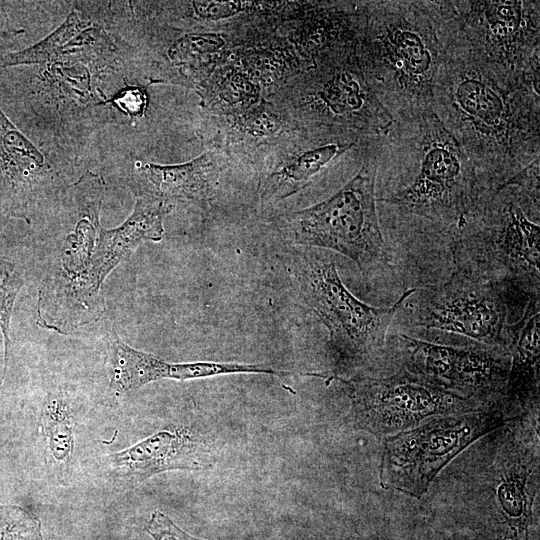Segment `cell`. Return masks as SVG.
Segmentation results:
<instances>
[{
	"label": "cell",
	"instance_id": "obj_1",
	"mask_svg": "<svg viewBox=\"0 0 540 540\" xmlns=\"http://www.w3.org/2000/svg\"><path fill=\"white\" fill-rule=\"evenodd\" d=\"M443 44L433 112L486 182L499 188L539 158V82L495 69L454 42Z\"/></svg>",
	"mask_w": 540,
	"mask_h": 540
},
{
	"label": "cell",
	"instance_id": "obj_2",
	"mask_svg": "<svg viewBox=\"0 0 540 540\" xmlns=\"http://www.w3.org/2000/svg\"><path fill=\"white\" fill-rule=\"evenodd\" d=\"M366 75L379 100L402 121L433 111L445 56L432 1H376L365 20Z\"/></svg>",
	"mask_w": 540,
	"mask_h": 540
},
{
	"label": "cell",
	"instance_id": "obj_3",
	"mask_svg": "<svg viewBox=\"0 0 540 540\" xmlns=\"http://www.w3.org/2000/svg\"><path fill=\"white\" fill-rule=\"evenodd\" d=\"M382 146L400 157L404 180L379 202L446 224L480 208L487 182L433 111L395 121Z\"/></svg>",
	"mask_w": 540,
	"mask_h": 540
},
{
	"label": "cell",
	"instance_id": "obj_4",
	"mask_svg": "<svg viewBox=\"0 0 540 540\" xmlns=\"http://www.w3.org/2000/svg\"><path fill=\"white\" fill-rule=\"evenodd\" d=\"M105 183L86 172L66 194V224L52 244L38 294L37 323L62 334L98 320L105 302L92 280V260L101 229Z\"/></svg>",
	"mask_w": 540,
	"mask_h": 540
},
{
	"label": "cell",
	"instance_id": "obj_5",
	"mask_svg": "<svg viewBox=\"0 0 540 540\" xmlns=\"http://www.w3.org/2000/svg\"><path fill=\"white\" fill-rule=\"evenodd\" d=\"M442 38L517 78L539 77V2L432 1Z\"/></svg>",
	"mask_w": 540,
	"mask_h": 540
},
{
	"label": "cell",
	"instance_id": "obj_6",
	"mask_svg": "<svg viewBox=\"0 0 540 540\" xmlns=\"http://www.w3.org/2000/svg\"><path fill=\"white\" fill-rule=\"evenodd\" d=\"M378 157L329 198L288 217L292 240L299 245L340 253L364 276L389 265L376 209Z\"/></svg>",
	"mask_w": 540,
	"mask_h": 540
},
{
	"label": "cell",
	"instance_id": "obj_7",
	"mask_svg": "<svg viewBox=\"0 0 540 540\" xmlns=\"http://www.w3.org/2000/svg\"><path fill=\"white\" fill-rule=\"evenodd\" d=\"M305 303L326 327L336 366L349 369L383 346L390 322L409 289L390 307H374L356 298L344 285L334 262L305 256L296 272Z\"/></svg>",
	"mask_w": 540,
	"mask_h": 540
},
{
	"label": "cell",
	"instance_id": "obj_8",
	"mask_svg": "<svg viewBox=\"0 0 540 540\" xmlns=\"http://www.w3.org/2000/svg\"><path fill=\"white\" fill-rule=\"evenodd\" d=\"M511 419L496 410L449 414L387 437L380 468L381 486L420 498L459 452Z\"/></svg>",
	"mask_w": 540,
	"mask_h": 540
},
{
	"label": "cell",
	"instance_id": "obj_9",
	"mask_svg": "<svg viewBox=\"0 0 540 540\" xmlns=\"http://www.w3.org/2000/svg\"><path fill=\"white\" fill-rule=\"evenodd\" d=\"M356 428L378 438L413 428L433 415L481 410L475 399L448 391L406 368L384 378L344 380Z\"/></svg>",
	"mask_w": 540,
	"mask_h": 540
},
{
	"label": "cell",
	"instance_id": "obj_10",
	"mask_svg": "<svg viewBox=\"0 0 540 540\" xmlns=\"http://www.w3.org/2000/svg\"><path fill=\"white\" fill-rule=\"evenodd\" d=\"M401 338L408 354L406 369L458 395L484 392L508 377L503 361L487 350L439 345L403 334Z\"/></svg>",
	"mask_w": 540,
	"mask_h": 540
},
{
	"label": "cell",
	"instance_id": "obj_11",
	"mask_svg": "<svg viewBox=\"0 0 540 540\" xmlns=\"http://www.w3.org/2000/svg\"><path fill=\"white\" fill-rule=\"evenodd\" d=\"M505 308L486 287L444 290L422 309L418 324L428 329L461 334L489 345L503 339Z\"/></svg>",
	"mask_w": 540,
	"mask_h": 540
},
{
	"label": "cell",
	"instance_id": "obj_12",
	"mask_svg": "<svg viewBox=\"0 0 540 540\" xmlns=\"http://www.w3.org/2000/svg\"><path fill=\"white\" fill-rule=\"evenodd\" d=\"M213 460L210 447L182 428L160 430L108 456L116 476L131 483L166 471L205 469Z\"/></svg>",
	"mask_w": 540,
	"mask_h": 540
},
{
	"label": "cell",
	"instance_id": "obj_13",
	"mask_svg": "<svg viewBox=\"0 0 540 540\" xmlns=\"http://www.w3.org/2000/svg\"><path fill=\"white\" fill-rule=\"evenodd\" d=\"M110 356L113 382L119 390L124 392L162 379L185 381L228 374L273 376L293 374L261 364L214 361L171 363L152 354L139 351L119 339L111 343Z\"/></svg>",
	"mask_w": 540,
	"mask_h": 540
},
{
	"label": "cell",
	"instance_id": "obj_14",
	"mask_svg": "<svg viewBox=\"0 0 540 540\" xmlns=\"http://www.w3.org/2000/svg\"><path fill=\"white\" fill-rule=\"evenodd\" d=\"M169 204L151 194L139 196L133 212L118 227H101L92 260V280L100 290L106 277L145 242H159L164 235L163 219Z\"/></svg>",
	"mask_w": 540,
	"mask_h": 540
},
{
	"label": "cell",
	"instance_id": "obj_15",
	"mask_svg": "<svg viewBox=\"0 0 540 540\" xmlns=\"http://www.w3.org/2000/svg\"><path fill=\"white\" fill-rule=\"evenodd\" d=\"M143 172L155 189L156 196L169 199L200 200L208 197L218 179L219 167L213 155L178 165L147 163Z\"/></svg>",
	"mask_w": 540,
	"mask_h": 540
},
{
	"label": "cell",
	"instance_id": "obj_16",
	"mask_svg": "<svg viewBox=\"0 0 540 540\" xmlns=\"http://www.w3.org/2000/svg\"><path fill=\"white\" fill-rule=\"evenodd\" d=\"M495 242L506 261L539 276V226L532 222L520 205L506 201L497 211Z\"/></svg>",
	"mask_w": 540,
	"mask_h": 540
},
{
	"label": "cell",
	"instance_id": "obj_17",
	"mask_svg": "<svg viewBox=\"0 0 540 540\" xmlns=\"http://www.w3.org/2000/svg\"><path fill=\"white\" fill-rule=\"evenodd\" d=\"M540 365V314L528 313L513 344L507 377V397L519 404L538 401Z\"/></svg>",
	"mask_w": 540,
	"mask_h": 540
},
{
	"label": "cell",
	"instance_id": "obj_18",
	"mask_svg": "<svg viewBox=\"0 0 540 540\" xmlns=\"http://www.w3.org/2000/svg\"><path fill=\"white\" fill-rule=\"evenodd\" d=\"M538 490V458H520L500 474L496 499L504 517L519 532L526 531Z\"/></svg>",
	"mask_w": 540,
	"mask_h": 540
},
{
	"label": "cell",
	"instance_id": "obj_19",
	"mask_svg": "<svg viewBox=\"0 0 540 540\" xmlns=\"http://www.w3.org/2000/svg\"><path fill=\"white\" fill-rule=\"evenodd\" d=\"M354 145L353 142L327 143L305 151L269 177L262 195L263 199L285 198L300 190L328 164Z\"/></svg>",
	"mask_w": 540,
	"mask_h": 540
},
{
	"label": "cell",
	"instance_id": "obj_20",
	"mask_svg": "<svg viewBox=\"0 0 540 540\" xmlns=\"http://www.w3.org/2000/svg\"><path fill=\"white\" fill-rule=\"evenodd\" d=\"M41 425L53 458L69 463L73 449L72 416L67 401L59 396L49 398L43 407Z\"/></svg>",
	"mask_w": 540,
	"mask_h": 540
},
{
	"label": "cell",
	"instance_id": "obj_21",
	"mask_svg": "<svg viewBox=\"0 0 540 540\" xmlns=\"http://www.w3.org/2000/svg\"><path fill=\"white\" fill-rule=\"evenodd\" d=\"M86 25L87 22L77 12L73 11L56 30L37 44L5 56L3 65L43 64L57 55Z\"/></svg>",
	"mask_w": 540,
	"mask_h": 540
},
{
	"label": "cell",
	"instance_id": "obj_22",
	"mask_svg": "<svg viewBox=\"0 0 540 540\" xmlns=\"http://www.w3.org/2000/svg\"><path fill=\"white\" fill-rule=\"evenodd\" d=\"M24 284L19 271L9 262L0 259V330L4 340V369L0 386L5 378L9 345L10 321L16 297Z\"/></svg>",
	"mask_w": 540,
	"mask_h": 540
},
{
	"label": "cell",
	"instance_id": "obj_23",
	"mask_svg": "<svg viewBox=\"0 0 540 540\" xmlns=\"http://www.w3.org/2000/svg\"><path fill=\"white\" fill-rule=\"evenodd\" d=\"M0 540H42L40 523L22 507L0 506Z\"/></svg>",
	"mask_w": 540,
	"mask_h": 540
},
{
	"label": "cell",
	"instance_id": "obj_24",
	"mask_svg": "<svg viewBox=\"0 0 540 540\" xmlns=\"http://www.w3.org/2000/svg\"><path fill=\"white\" fill-rule=\"evenodd\" d=\"M0 130L2 144L6 152L20 163H29L31 168L39 169L44 165L41 152L5 117L0 110Z\"/></svg>",
	"mask_w": 540,
	"mask_h": 540
},
{
	"label": "cell",
	"instance_id": "obj_25",
	"mask_svg": "<svg viewBox=\"0 0 540 540\" xmlns=\"http://www.w3.org/2000/svg\"><path fill=\"white\" fill-rule=\"evenodd\" d=\"M223 45L224 40L218 34H190L181 38L173 47V50L175 55H193L212 53L219 50Z\"/></svg>",
	"mask_w": 540,
	"mask_h": 540
},
{
	"label": "cell",
	"instance_id": "obj_26",
	"mask_svg": "<svg viewBox=\"0 0 540 540\" xmlns=\"http://www.w3.org/2000/svg\"><path fill=\"white\" fill-rule=\"evenodd\" d=\"M146 529L155 540H204L189 535L160 511L152 513Z\"/></svg>",
	"mask_w": 540,
	"mask_h": 540
},
{
	"label": "cell",
	"instance_id": "obj_27",
	"mask_svg": "<svg viewBox=\"0 0 540 540\" xmlns=\"http://www.w3.org/2000/svg\"><path fill=\"white\" fill-rule=\"evenodd\" d=\"M192 3L196 15L210 20L229 18L243 9L240 1H193Z\"/></svg>",
	"mask_w": 540,
	"mask_h": 540
},
{
	"label": "cell",
	"instance_id": "obj_28",
	"mask_svg": "<svg viewBox=\"0 0 540 540\" xmlns=\"http://www.w3.org/2000/svg\"><path fill=\"white\" fill-rule=\"evenodd\" d=\"M112 102L130 116H137L145 109L146 96L140 88L132 87L120 93Z\"/></svg>",
	"mask_w": 540,
	"mask_h": 540
}]
</instances>
